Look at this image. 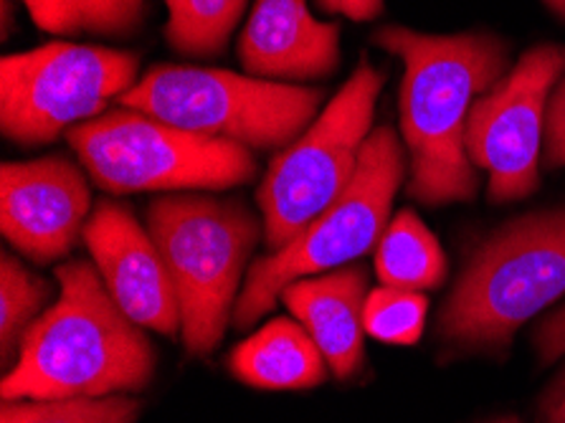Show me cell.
<instances>
[{"mask_svg":"<svg viewBox=\"0 0 565 423\" xmlns=\"http://www.w3.org/2000/svg\"><path fill=\"white\" fill-rule=\"evenodd\" d=\"M56 279L58 299L25 332L19 360L3 378V403L142 391L156 373V352L102 274L74 258L58 266Z\"/></svg>","mask_w":565,"mask_h":423,"instance_id":"2","label":"cell"},{"mask_svg":"<svg viewBox=\"0 0 565 423\" xmlns=\"http://www.w3.org/2000/svg\"><path fill=\"white\" fill-rule=\"evenodd\" d=\"M0 8H3V39H8V36H11V19H13L11 0H3V3H0Z\"/></svg>","mask_w":565,"mask_h":423,"instance_id":"27","label":"cell"},{"mask_svg":"<svg viewBox=\"0 0 565 423\" xmlns=\"http://www.w3.org/2000/svg\"><path fill=\"white\" fill-rule=\"evenodd\" d=\"M565 295V211L533 213L494 231L469 258L436 335L467 352H504L530 317Z\"/></svg>","mask_w":565,"mask_h":423,"instance_id":"3","label":"cell"},{"mask_svg":"<svg viewBox=\"0 0 565 423\" xmlns=\"http://www.w3.org/2000/svg\"><path fill=\"white\" fill-rule=\"evenodd\" d=\"M375 272L383 287L424 292L444 282L447 256L414 211H401L375 246Z\"/></svg>","mask_w":565,"mask_h":423,"instance_id":"16","label":"cell"},{"mask_svg":"<svg viewBox=\"0 0 565 423\" xmlns=\"http://www.w3.org/2000/svg\"><path fill=\"white\" fill-rule=\"evenodd\" d=\"M82 33L127 39L142 29L145 0H79Z\"/></svg>","mask_w":565,"mask_h":423,"instance_id":"21","label":"cell"},{"mask_svg":"<svg viewBox=\"0 0 565 423\" xmlns=\"http://www.w3.org/2000/svg\"><path fill=\"white\" fill-rule=\"evenodd\" d=\"M23 6L41 31L62 33V36L82 33L79 0H23Z\"/></svg>","mask_w":565,"mask_h":423,"instance_id":"22","label":"cell"},{"mask_svg":"<svg viewBox=\"0 0 565 423\" xmlns=\"http://www.w3.org/2000/svg\"><path fill=\"white\" fill-rule=\"evenodd\" d=\"M367 295L371 292L363 266H340L322 276H307L281 292L289 313L312 335L332 373L342 381L353 378L363 366Z\"/></svg>","mask_w":565,"mask_h":423,"instance_id":"14","label":"cell"},{"mask_svg":"<svg viewBox=\"0 0 565 423\" xmlns=\"http://www.w3.org/2000/svg\"><path fill=\"white\" fill-rule=\"evenodd\" d=\"M140 56L107 46L54 41L0 62V129L36 148L97 119L137 84Z\"/></svg>","mask_w":565,"mask_h":423,"instance_id":"9","label":"cell"},{"mask_svg":"<svg viewBox=\"0 0 565 423\" xmlns=\"http://www.w3.org/2000/svg\"><path fill=\"white\" fill-rule=\"evenodd\" d=\"M543 423H565V370L555 378L541 401Z\"/></svg>","mask_w":565,"mask_h":423,"instance_id":"26","label":"cell"},{"mask_svg":"<svg viewBox=\"0 0 565 423\" xmlns=\"http://www.w3.org/2000/svg\"><path fill=\"white\" fill-rule=\"evenodd\" d=\"M312 335L292 319L277 317L231 350L228 366L238 381L267 391H299L324 383L328 368Z\"/></svg>","mask_w":565,"mask_h":423,"instance_id":"15","label":"cell"},{"mask_svg":"<svg viewBox=\"0 0 565 423\" xmlns=\"http://www.w3.org/2000/svg\"><path fill=\"white\" fill-rule=\"evenodd\" d=\"M249 0H166V39L170 49L191 59H216Z\"/></svg>","mask_w":565,"mask_h":423,"instance_id":"17","label":"cell"},{"mask_svg":"<svg viewBox=\"0 0 565 423\" xmlns=\"http://www.w3.org/2000/svg\"><path fill=\"white\" fill-rule=\"evenodd\" d=\"M373 43L404 62L401 133L411 152L408 193L424 205L472 201L477 172L467 152L472 105L508 74L510 49L494 33L429 36L383 25Z\"/></svg>","mask_w":565,"mask_h":423,"instance_id":"1","label":"cell"},{"mask_svg":"<svg viewBox=\"0 0 565 423\" xmlns=\"http://www.w3.org/2000/svg\"><path fill=\"white\" fill-rule=\"evenodd\" d=\"M543 3L551 8V11L565 21V0H543Z\"/></svg>","mask_w":565,"mask_h":423,"instance_id":"28","label":"cell"},{"mask_svg":"<svg viewBox=\"0 0 565 423\" xmlns=\"http://www.w3.org/2000/svg\"><path fill=\"white\" fill-rule=\"evenodd\" d=\"M383 84L385 72L363 59L320 117L271 160L256 203L274 252L295 241L350 186Z\"/></svg>","mask_w":565,"mask_h":423,"instance_id":"8","label":"cell"},{"mask_svg":"<svg viewBox=\"0 0 565 423\" xmlns=\"http://www.w3.org/2000/svg\"><path fill=\"white\" fill-rule=\"evenodd\" d=\"M565 76V46L543 43L479 97L467 119V152L475 168L490 172V201L510 203L541 186V145L547 99Z\"/></svg>","mask_w":565,"mask_h":423,"instance_id":"10","label":"cell"},{"mask_svg":"<svg viewBox=\"0 0 565 423\" xmlns=\"http://www.w3.org/2000/svg\"><path fill=\"white\" fill-rule=\"evenodd\" d=\"M406 172L404 148L391 127L367 135L358 170L345 191L295 241L269 256L256 258L234 307V325L252 327L277 305L289 284L312 274L340 269L371 254L388 229L393 195Z\"/></svg>","mask_w":565,"mask_h":423,"instance_id":"7","label":"cell"},{"mask_svg":"<svg viewBox=\"0 0 565 423\" xmlns=\"http://www.w3.org/2000/svg\"><path fill=\"white\" fill-rule=\"evenodd\" d=\"M429 299L422 292L381 287L367 295L363 309L365 335L388 345H414L422 340Z\"/></svg>","mask_w":565,"mask_h":423,"instance_id":"20","label":"cell"},{"mask_svg":"<svg viewBox=\"0 0 565 423\" xmlns=\"http://www.w3.org/2000/svg\"><path fill=\"white\" fill-rule=\"evenodd\" d=\"M238 62L256 80H324L340 64V25L317 21L307 0H256L238 39Z\"/></svg>","mask_w":565,"mask_h":423,"instance_id":"13","label":"cell"},{"mask_svg":"<svg viewBox=\"0 0 565 423\" xmlns=\"http://www.w3.org/2000/svg\"><path fill=\"white\" fill-rule=\"evenodd\" d=\"M89 254L109 295L140 327L166 338L181 332V307L166 258L130 209L99 201L84 229Z\"/></svg>","mask_w":565,"mask_h":423,"instance_id":"12","label":"cell"},{"mask_svg":"<svg viewBox=\"0 0 565 423\" xmlns=\"http://www.w3.org/2000/svg\"><path fill=\"white\" fill-rule=\"evenodd\" d=\"M545 162L565 168V76L555 84L545 112Z\"/></svg>","mask_w":565,"mask_h":423,"instance_id":"23","label":"cell"},{"mask_svg":"<svg viewBox=\"0 0 565 423\" xmlns=\"http://www.w3.org/2000/svg\"><path fill=\"white\" fill-rule=\"evenodd\" d=\"M492 423H520L518 419H512V416H508V419H498V421H492Z\"/></svg>","mask_w":565,"mask_h":423,"instance_id":"29","label":"cell"},{"mask_svg":"<svg viewBox=\"0 0 565 423\" xmlns=\"http://www.w3.org/2000/svg\"><path fill=\"white\" fill-rule=\"evenodd\" d=\"M51 295L44 276L33 274L3 252L0 256V362L8 366L15 350H21L25 332L39 319L41 307Z\"/></svg>","mask_w":565,"mask_h":423,"instance_id":"18","label":"cell"},{"mask_svg":"<svg viewBox=\"0 0 565 423\" xmlns=\"http://www.w3.org/2000/svg\"><path fill=\"white\" fill-rule=\"evenodd\" d=\"M142 403L127 393L102 399L3 403L0 423H135Z\"/></svg>","mask_w":565,"mask_h":423,"instance_id":"19","label":"cell"},{"mask_svg":"<svg viewBox=\"0 0 565 423\" xmlns=\"http://www.w3.org/2000/svg\"><path fill=\"white\" fill-rule=\"evenodd\" d=\"M89 211L87 178L62 155L0 168V231L31 262L49 264L72 252Z\"/></svg>","mask_w":565,"mask_h":423,"instance_id":"11","label":"cell"},{"mask_svg":"<svg viewBox=\"0 0 565 423\" xmlns=\"http://www.w3.org/2000/svg\"><path fill=\"white\" fill-rule=\"evenodd\" d=\"M322 99V89L312 86L256 80L228 68L158 64L119 97V107L249 150H279L315 123Z\"/></svg>","mask_w":565,"mask_h":423,"instance_id":"4","label":"cell"},{"mask_svg":"<svg viewBox=\"0 0 565 423\" xmlns=\"http://www.w3.org/2000/svg\"><path fill=\"white\" fill-rule=\"evenodd\" d=\"M148 231L173 276L185 350L211 356L234 317L231 307L259 241V221L238 201L162 195L150 203Z\"/></svg>","mask_w":565,"mask_h":423,"instance_id":"5","label":"cell"},{"mask_svg":"<svg viewBox=\"0 0 565 423\" xmlns=\"http://www.w3.org/2000/svg\"><path fill=\"white\" fill-rule=\"evenodd\" d=\"M324 13L345 15L350 21H373L383 13V0H317Z\"/></svg>","mask_w":565,"mask_h":423,"instance_id":"25","label":"cell"},{"mask_svg":"<svg viewBox=\"0 0 565 423\" xmlns=\"http://www.w3.org/2000/svg\"><path fill=\"white\" fill-rule=\"evenodd\" d=\"M66 137L105 193L226 191L256 178V160L244 145L188 133L130 107L89 119Z\"/></svg>","mask_w":565,"mask_h":423,"instance_id":"6","label":"cell"},{"mask_svg":"<svg viewBox=\"0 0 565 423\" xmlns=\"http://www.w3.org/2000/svg\"><path fill=\"white\" fill-rule=\"evenodd\" d=\"M535 348L543 366L565 356V307L535 327Z\"/></svg>","mask_w":565,"mask_h":423,"instance_id":"24","label":"cell"}]
</instances>
